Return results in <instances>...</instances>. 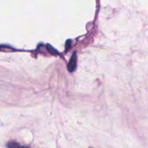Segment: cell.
<instances>
[{
	"instance_id": "1",
	"label": "cell",
	"mask_w": 148,
	"mask_h": 148,
	"mask_svg": "<svg viewBox=\"0 0 148 148\" xmlns=\"http://www.w3.org/2000/svg\"><path fill=\"white\" fill-rule=\"evenodd\" d=\"M77 66V53L76 52H74L72 56H71L70 60L68 64V70L70 72H73L75 69H76Z\"/></svg>"
},
{
	"instance_id": "2",
	"label": "cell",
	"mask_w": 148,
	"mask_h": 148,
	"mask_svg": "<svg viewBox=\"0 0 148 148\" xmlns=\"http://www.w3.org/2000/svg\"><path fill=\"white\" fill-rule=\"evenodd\" d=\"M20 146V145L17 144V143H10L7 145V147H19Z\"/></svg>"
},
{
	"instance_id": "3",
	"label": "cell",
	"mask_w": 148,
	"mask_h": 148,
	"mask_svg": "<svg viewBox=\"0 0 148 148\" xmlns=\"http://www.w3.org/2000/svg\"><path fill=\"white\" fill-rule=\"evenodd\" d=\"M69 40H68L67 41H66V46H65V49H66V51H68V49H69V48L71 47V46H72V42H71L70 43H69Z\"/></svg>"
}]
</instances>
